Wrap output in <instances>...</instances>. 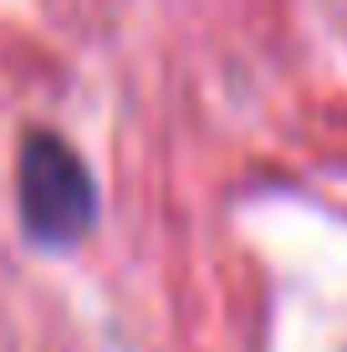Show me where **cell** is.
<instances>
[{
    "mask_svg": "<svg viewBox=\"0 0 347 352\" xmlns=\"http://www.w3.org/2000/svg\"><path fill=\"white\" fill-rule=\"evenodd\" d=\"M16 194H21L26 235L41 240V245H71L98 214V189H92L87 164L52 128H36L21 138Z\"/></svg>",
    "mask_w": 347,
    "mask_h": 352,
    "instance_id": "obj_1",
    "label": "cell"
}]
</instances>
